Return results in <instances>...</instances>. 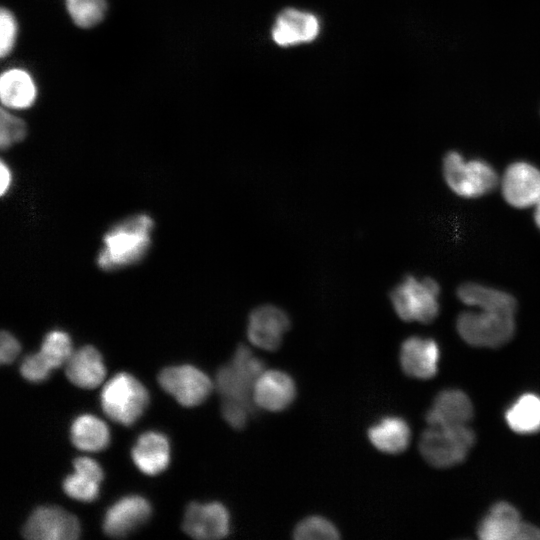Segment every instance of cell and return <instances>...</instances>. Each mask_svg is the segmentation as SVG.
<instances>
[{"label":"cell","instance_id":"obj_3","mask_svg":"<svg viewBox=\"0 0 540 540\" xmlns=\"http://www.w3.org/2000/svg\"><path fill=\"white\" fill-rule=\"evenodd\" d=\"M264 372V362L245 345L236 349L230 363L220 367L216 374V388L222 400H233L255 408L253 388Z\"/></svg>","mask_w":540,"mask_h":540},{"label":"cell","instance_id":"obj_14","mask_svg":"<svg viewBox=\"0 0 540 540\" xmlns=\"http://www.w3.org/2000/svg\"><path fill=\"white\" fill-rule=\"evenodd\" d=\"M151 506L141 496L129 495L115 502L105 513L104 532L111 537L127 536L150 517Z\"/></svg>","mask_w":540,"mask_h":540},{"label":"cell","instance_id":"obj_12","mask_svg":"<svg viewBox=\"0 0 540 540\" xmlns=\"http://www.w3.org/2000/svg\"><path fill=\"white\" fill-rule=\"evenodd\" d=\"M504 199L512 206L526 208L540 200V170L528 162H515L501 179Z\"/></svg>","mask_w":540,"mask_h":540},{"label":"cell","instance_id":"obj_36","mask_svg":"<svg viewBox=\"0 0 540 540\" xmlns=\"http://www.w3.org/2000/svg\"><path fill=\"white\" fill-rule=\"evenodd\" d=\"M12 181L11 171L9 167L2 161L1 162V194L4 195L9 189Z\"/></svg>","mask_w":540,"mask_h":540},{"label":"cell","instance_id":"obj_17","mask_svg":"<svg viewBox=\"0 0 540 540\" xmlns=\"http://www.w3.org/2000/svg\"><path fill=\"white\" fill-rule=\"evenodd\" d=\"M38 98V87L32 74L22 67H11L0 76V100L9 110L31 108Z\"/></svg>","mask_w":540,"mask_h":540},{"label":"cell","instance_id":"obj_16","mask_svg":"<svg viewBox=\"0 0 540 540\" xmlns=\"http://www.w3.org/2000/svg\"><path fill=\"white\" fill-rule=\"evenodd\" d=\"M439 356V347L433 339L413 336L401 345L400 364L407 375L430 379L438 371Z\"/></svg>","mask_w":540,"mask_h":540},{"label":"cell","instance_id":"obj_19","mask_svg":"<svg viewBox=\"0 0 540 540\" xmlns=\"http://www.w3.org/2000/svg\"><path fill=\"white\" fill-rule=\"evenodd\" d=\"M137 468L147 475H157L165 470L170 460L169 442L165 435L148 431L137 439L131 451Z\"/></svg>","mask_w":540,"mask_h":540},{"label":"cell","instance_id":"obj_5","mask_svg":"<svg viewBox=\"0 0 540 540\" xmlns=\"http://www.w3.org/2000/svg\"><path fill=\"white\" fill-rule=\"evenodd\" d=\"M100 400L110 419L129 426L145 411L149 395L139 380L129 373L121 372L104 385Z\"/></svg>","mask_w":540,"mask_h":540},{"label":"cell","instance_id":"obj_8","mask_svg":"<svg viewBox=\"0 0 540 540\" xmlns=\"http://www.w3.org/2000/svg\"><path fill=\"white\" fill-rule=\"evenodd\" d=\"M158 382L168 394L185 407L203 403L213 388L209 377L192 365L164 368L159 373Z\"/></svg>","mask_w":540,"mask_h":540},{"label":"cell","instance_id":"obj_1","mask_svg":"<svg viewBox=\"0 0 540 540\" xmlns=\"http://www.w3.org/2000/svg\"><path fill=\"white\" fill-rule=\"evenodd\" d=\"M153 219L138 214L114 225L103 238L97 264L104 270L125 267L141 260L151 244Z\"/></svg>","mask_w":540,"mask_h":540},{"label":"cell","instance_id":"obj_22","mask_svg":"<svg viewBox=\"0 0 540 540\" xmlns=\"http://www.w3.org/2000/svg\"><path fill=\"white\" fill-rule=\"evenodd\" d=\"M75 472L63 481L64 492L71 498L90 502L96 499L103 479L100 465L91 458L79 457L73 462Z\"/></svg>","mask_w":540,"mask_h":540},{"label":"cell","instance_id":"obj_35","mask_svg":"<svg viewBox=\"0 0 540 540\" xmlns=\"http://www.w3.org/2000/svg\"><path fill=\"white\" fill-rule=\"evenodd\" d=\"M519 539H540V528L532 524L522 522L516 536V540Z\"/></svg>","mask_w":540,"mask_h":540},{"label":"cell","instance_id":"obj_23","mask_svg":"<svg viewBox=\"0 0 540 540\" xmlns=\"http://www.w3.org/2000/svg\"><path fill=\"white\" fill-rule=\"evenodd\" d=\"M457 296L466 305L490 312L514 315L517 307V302L511 294L474 282L460 285Z\"/></svg>","mask_w":540,"mask_h":540},{"label":"cell","instance_id":"obj_33","mask_svg":"<svg viewBox=\"0 0 540 540\" xmlns=\"http://www.w3.org/2000/svg\"><path fill=\"white\" fill-rule=\"evenodd\" d=\"M51 370L52 367L40 352L26 356L20 366L21 375L33 383L46 380Z\"/></svg>","mask_w":540,"mask_h":540},{"label":"cell","instance_id":"obj_21","mask_svg":"<svg viewBox=\"0 0 540 540\" xmlns=\"http://www.w3.org/2000/svg\"><path fill=\"white\" fill-rule=\"evenodd\" d=\"M522 521L518 510L508 502H497L478 527L482 540H516Z\"/></svg>","mask_w":540,"mask_h":540},{"label":"cell","instance_id":"obj_18","mask_svg":"<svg viewBox=\"0 0 540 540\" xmlns=\"http://www.w3.org/2000/svg\"><path fill=\"white\" fill-rule=\"evenodd\" d=\"M473 417V405L461 390L448 389L440 392L426 414L429 426L467 425Z\"/></svg>","mask_w":540,"mask_h":540},{"label":"cell","instance_id":"obj_4","mask_svg":"<svg viewBox=\"0 0 540 540\" xmlns=\"http://www.w3.org/2000/svg\"><path fill=\"white\" fill-rule=\"evenodd\" d=\"M439 294L440 286L433 278L407 275L392 289L390 299L402 320L429 323L439 313Z\"/></svg>","mask_w":540,"mask_h":540},{"label":"cell","instance_id":"obj_27","mask_svg":"<svg viewBox=\"0 0 540 540\" xmlns=\"http://www.w3.org/2000/svg\"><path fill=\"white\" fill-rule=\"evenodd\" d=\"M65 9L72 22L81 29L100 24L107 13V0H65Z\"/></svg>","mask_w":540,"mask_h":540},{"label":"cell","instance_id":"obj_28","mask_svg":"<svg viewBox=\"0 0 540 540\" xmlns=\"http://www.w3.org/2000/svg\"><path fill=\"white\" fill-rule=\"evenodd\" d=\"M39 352L52 369L58 368L65 364L73 353L71 339L62 330L50 331L44 337Z\"/></svg>","mask_w":540,"mask_h":540},{"label":"cell","instance_id":"obj_20","mask_svg":"<svg viewBox=\"0 0 540 540\" xmlns=\"http://www.w3.org/2000/svg\"><path fill=\"white\" fill-rule=\"evenodd\" d=\"M105 373L102 356L93 346H84L78 349L66 362L68 379L80 388L97 387L103 381Z\"/></svg>","mask_w":540,"mask_h":540},{"label":"cell","instance_id":"obj_10","mask_svg":"<svg viewBox=\"0 0 540 540\" xmlns=\"http://www.w3.org/2000/svg\"><path fill=\"white\" fill-rule=\"evenodd\" d=\"M183 530L196 539H221L230 532V515L219 502L190 503L185 511Z\"/></svg>","mask_w":540,"mask_h":540},{"label":"cell","instance_id":"obj_7","mask_svg":"<svg viewBox=\"0 0 540 540\" xmlns=\"http://www.w3.org/2000/svg\"><path fill=\"white\" fill-rule=\"evenodd\" d=\"M456 327L461 338L476 347L497 348L506 344L515 331L514 315L485 310L464 311Z\"/></svg>","mask_w":540,"mask_h":540},{"label":"cell","instance_id":"obj_34","mask_svg":"<svg viewBox=\"0 0 540 540\" xmlns=\"http://www.w3.org/2000/svg\"><path fill=\"white\" fill-rule=\"evenodd\" d=\"M18 340L9 332L2 331L0 337V361L2 364L11 363L20 352Z\"/></svg>","mask_w":540,"mask_h":540},{"label":"cell","instance_id":"obj_2","mask_svg":"<svg viewBox=\"0 0 540 540\" xmlns=\"http://www.w3.org/2000/svg\"><path fill=\"white\" fill-rule=\"evenodd\" d=\"M475 443V434L467 425L429 426L421 435L419 450L426 462L448 468L462 462Z\"/></svg>","mask_w":540,"mask_h":540},{"label":"cell","instance_id":"obj_24","mask_svg":"<svg viewBox=\"0 0 540 540\" xmlns=\"http://www.w3.org/2000/svg\"><path fill=\"white\" fill-rule=\"evenodd\" d=\"M368 438L379 451L398 454L407 449L411 432L408 423L404 419L387 416L369 428Z\"/></svg>","mask_w":540,"mask_h":540},{"label":"cell","instance_id":"obj_25","mask_svg":"<svg viewBox=\"0 0 540 540\" xmlns=\"http://www.w3.org/2000/svg\"><path fill=\"white\" fill-rule=\"evenodd\" d=\"M71 440L78 449L95 452L109 444L110 433L102 420L90 414H83L72 423Z\"/></svg>","mask_w":540,"mask_h":540},{"label":"cell","instance_id":"obj_9","mask_svg":"<svg viewBox=\"0 0 540 540\" xmlns=\"http://www.w3.org/2000/svg\"><path fill=\"white\" fill-rule=\"evenodd\" d=\"M23 536L35 540H74L80 535L78 519L57 506H41L27 519Z\"/></svg>","mask_w":540,"mask_h":540},{"label":"cell","instance_id":"obj_13","mask_svg":"<svg viewBox=\"0 0 540 540\" xmlns=\"http://www.w3.org/2000/svg\"><path fill=\"white\" fill-rule=\"evenodd\" d=\"M320 33V22L311 12L286 8L272 26L273 41L281 47L296 46L314 41Z\"/></svg>","mask_w":540,"mask_h":540},{"label":"cell","instance_id":"obj_15","mask_svg":"<svg viewBox=\"0 0 540 540\" xmlns=\"http://www.w3.org/2000/svg\"><path fill=\"white\" fill-rule=\"evenodd\" d=\"M296 397V385L292 377L280 370L264 371L253 388L256 406L267 411L286 409Z\"/></svg>","mask_w":540,"mask_h":540},{"label":"cell","instance_id":"obj_37","mask_svg":"<svg viewBox=\"0 0 540 540\" xmlns=\"http://www.w3.org/2000/svg\"><path fill=\"white\" fill-rule=\"evenodd\" d=\"M534 220L538 228L540 229V200L536 203Z\"/></svg>","mask_w":540,"mask_h":540},{"label":"cell","instance_id":"obj_31","mask_svg":"<svg viewBox=\"0 0 540 540\" xmlns=\"http://www.w3.org/2000/svg\"><path fill=\"white\" fill-rule=\"evenodd\" d=\"M18 21L13 12L5 7L0 10V56H9L15 48L18 38Z\"/></svg>","mask_w":540,"mask_h":540},{"label":"cell","instance_id":"obj_32","mask_svg":"<svg viewBox=\"0 0 540 540\" xmlns=\"http://www.w3.org/2000/svg\"><path fill=\"white\" fill-rule=\"evenodd\" d=\"M255 408L245 403L222 400L221 413L224 420L228 425L234 429H243L249 420V417L253 415Z\"/></svg>","mask_w":540,"mask_h":540},{"label":"cell","instance_id":"obj_6","mask_svg":"<svg viewBox=\"0 0 540 540\" xmlns=\"http://www.w3.org/2000/svg\"><path fill=\"white\" fill-rule=\"evenodd\" d=\"M443 175L450 189L461 197L483 196L496 188L499 182L495 169L480 159L466 161L456 151L443 159Z\"/></svg>","mask_w":540,"mask_h":540},{"label":"cell","instance_id":"obj_26","mask_svg":"<svg viewBox=\"0 0 540 540\" xmlns=\"http://www.w3.org/2000/svg\"><path fill=\"white\" fill-rule=\"evenodd\" d=\"M505 419L508 426L519 434H533L540 430V397L525 393L507 409Z\"/></svg>","mask_w":540,"mask_h":540},{"label":"cell","instance_id":"obj_11","mask_svg":"<svg viewBox=\"0 0 540 540\" xmlns=\"http://www.w3.org/2000/svg\"><path fill=\"white\" fill-rule=\"evenodd\" d=\"M290 324L289 316L284 310L273 305H263L250 313L247 336L254 346L275 351L280 347Z\"/></svg>","mask_w":540,"mask_h":540},{"label":"cell","instance_id":"obj_30","mask_svg":"<svg viewBox=\"0 0 540 540\" xmlns=\"http://www.w3.org/2000/svg\"><path fill=\"white\" fill-rule=\"evenodd\" d=\"M27 135L25 121L4 107L0 110V146L2 149L10 148L21 142Z\"/></svg>","mask_w":540,"mask_h":540},{"label":"cell","instance_id":"obj_29","mask_svg":"<svg viewBox=\"0 0 540 540\" xmlns=\"http://www.w3.org/2000/svg\"><path fill=\"white\" fill-rule=\"evenodd\" d=\"M339 537L337 528L322 516H309L294 530V538L298 540H335Z\"/></svg>","mask_w":540,"mask_h":540}]
</instances>
